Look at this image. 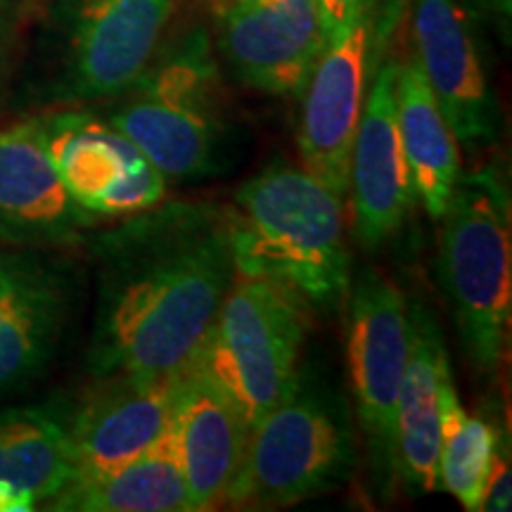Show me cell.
Here are the masks:
<instances>
[{
    "mask_svg": "<svg viewBox=\"0 0 512 512\" xmlns=\"http://www.w3.org/2000/svg\"><path fill=\"white\" fill-rule=\"evenodd\" d=\"M98 256L91 373L188 368L235 278L226 207L159 202L102 233Z\"/></svg>",
    "mask_w": 512,
    "mask_h": 512,
    "instance_id": "obj_1",
    "label": "cell"
},
{
    "mask_svg": "<svg viewBox=\"0 0 512 512\" xmlns=\"http://www.w3.org/2000/svg\"><path fill=\"white\" fill-rule=\"evenodd\" d=\"M226 211L235 273L285 287L311 313L342 309L351 285L344 197L304 166L273 162Z\"/></svg>",
    "mask_w": 512,
    "mask_h": 512,
    "instance_id": "obj_2",
    "label": "cell"
},
{
    "mask_svg": "<svg viewBox=\"0 0 512 512\" xmlns=\"http://www.w3.org/2000/svg\"><path fill=\"white\" fill-rule=\"evenodd\" d=\"M347 396L316 363H302L285 394L249 432L242 465L223 503L280 510L342 486L356 470Z\"/></svg>",
    "mask_w": 512,
    "mask_h": 512,
    "instance_id": "obj_3",
    "label": "cell"
},
{
    "mask_svg": "<svg viewBox=\"0 0 512 512\" xmlns=\"http://www.w3.org/2000/svg\"><path fill=\"white\" fill-rule=\"evenodd\" d=\"M439 233V283L472 368L494 375L512 313L510 192L496 166L458 176Z\"/></svg>",
    "mask_w": 512,
    "mask_h": 512,
    "instance_id": "obj_4",
    "label": "cell"
},
{
    "mask_svg": "<svg viewBox=\"0 0 512 512\" xmlns=\"http://www.w3.org/2000/svg\"><path fill=\"white\" fill-rule=\"evenodd\" d=\"M110 124L166 176L192 181L219 174L228 150L219 69L209 34L190 31L126 88Z\"/></svg>",
    "mask_w": 512,
    "mask_h": 512,
    "instance_id": "obj_5",
    "label": "cell"
},
{
    "mask_svg": "<svg viewBox=\"0 0 512 512\" xmlns=\"http://www.w3.org/2000/svg\"><path fill=\"white\" fill-rule=\"evenodd\" d=\"M309 316L285 287L235 273L197 361L254 422L285 394L302 358Z\"/></svg>",
    "mask_w": 512,
    "mask_h": 512,
    "instance_id": "obj_6",
    "label": "cell"
},
{
    "mask_svg": "<svg viewBox=\"0 0 512 512\" xmlns=\"http://www.w3.org/2000/svg\"><path fill=\"white\" fill-rule=\"evenodd\" d=\"M347 361L351 399L373 489L392 498L396 477V413L411 354V318L403 292L377 268L351 275L347 294Z\"/></svg>",
    "mask_w": 512,
    "mask_h": 512,
    "instance_id": "obj_7",
    "label": "cell"
},
{
    "mask_svg": "<svg viewBox=\"0 0 512 512\" xmlns=\"http://www.w3.org/2000/svg\"><path fill=\"white\" fill-rule=\"evenodd\" d=\"M41 121L64 188L100 221L128 219L164 202L166 176L110 121L91 112H57Z\"/></svg>",
    "mask_w": 512,
    "mask_h": 512,
    "instance_id": "obj_8",
    "label": "cell"
},
{
    "mask_svg": "<svg viewBox=\"0 0 512 512\" xmlns=\"http://www.w3.org/2000/svg\"><path fill=\"white\" fill-rule=\"evenodd\" d=\"M375 22L373 5L328 38L309 76L299 119L302 166L347 200L349 162L370 88Z\"/></svg>",
    "mask_w": 512,
    "mask_h": 512,
    "instance_id": "obj_9",
    "label": "cell"
},
{
    "mask_svg": "<svg viewBox=\"0 0 512 512\" xmlns=\"http://www.w3.org/2000/svg\"><path fill=\"white\" fill-rule=\"evenodd\" d=\"M178 0H64V98H119L143 74Z\"/></svg>",
    "mask_w": 512,
    "mask_h": 512,
    "instance_id": "obj_10",
    "label": "cell"
},
{
    "mask_svg": "<svg viewBox=\"0 0 512 512\" xmlns=\"http://www.w3.org/2000/svg\"><path fill=\"white\" fill-rule=\"evenodd\" d=\"M415 62L458 145L477 152L496 143L501 110L470 12L460 0H415Z\"/></svg>",
    "mask_w": 512,
    "mask_h": 512,
    "instance_id": "obj_11",
    "label": "cell"
},
{
    "mask_svg": "<svg viewBox=\"0 0 512 512\" xmlns=\"http://www.w3.org/2000/svg\"><path fill=\"white\" fill-rule=\"evenodd\" d=\"M219 46L245 86L302 98L325 48L318 0H228Z\"/></svg>",
    "mask_w": 512,
    "mask_h": 512,
    "instance_id": "obj_12",
    "label": "cell"
},
{
    "mask_svg": "<svg viewBox=\"0 0 512 512\" xmlns=\"http://www.w3.org/2000/svg\"><path fill=\"white\" fill-rule=\"evenodd\" d=\"M181 373L100 375L64 422L74 477L98 475L155 446L171 430Z\"/></svg>",
    "mask_w": 512,
    "mask_h": 512,
    "instance_id": "obj_13",
    "label": "cell"
},
{
    "mask_svg": "<svg viewBox=\"0 0 512 512\" xmlns=\"http://www.w3.org/2000/svg\"><path fill=\"white\" fill-rule=\"evenodd\" d=\"M399 62L384 60L370 81L349 162L354 235L363 249L387 245L403 228L415 204L411 169L396 119Z\"/></svg>",
    "mask_w": 512,
    "mask_h": 512,
    "instance_id": "obj_14",
    "label": "cell"
},
{
    "mask_svg": "<svg viewBox=\"0 0 512 512\" xmlns=\"http://www.w3.org/2000/svg\"><path fill=\"white\" fill-rule=\"evenodd\" d=\"M98 221L64 188L41 117L0 128V238L24 247L67 245Z\"/></svg>",
    "mask_w": 512,
    "mask_h": 512,
    "instance_id": "obj_15",
    "label": "cell"
},
{
    "mask_svg": "<svg viewBox=\"0 0 512 512\" xmlns=\"http://www.w3.org/2000/svg\"><path fill=\"white\" fill-rule=\"evenodd\" d=\"M252 422L238 401L192 361L178 382L171 437L188 484L190 512L219 508L245 458Z\"/></svg>",
    "mask_w": 512,
    "mask_h": 512,
    "instance_id": "obj_16",
    "label": "cell"
},
{
    "mask_svg": "<svg viewBox=\"0 0 512 512\" xmlns=\"http://www.w3.org/2000/svg\"><path fill=\"white\" fill-rule=\"evenodd\" d=\"M69 304L72 290L60 266L27 252L0 256V396L48 366Z\"/></svg>",
    "mask_w": 512,
    "mask_h": 512,
    "instance_id": "obj_17",
    "label": "cell"
},
{
    "mask_svg": "<svg viewBox=\"0 0 512 512\" xmlns=\"http://www.w3.org/2000/svg\"><path fill=\"white\" fill-rule=\"evenodd\" d=\"M411 354L396 413V477L415 496L439 489V389L451 370L439 320L422 302L408 304Z\"/></svg>",
    "mask_w": 512,
    "mask_h": 512,
    "instance_id": "obj_18",
    "label": "cell"
},
{
    "mask_svg": "<svg viewBox=\"0 0 512 512\" xmlns=\"http://www.w3.org/2000/svg\"><path fill=\"white\" fill-rule=\"evenodd\" d=\"M67 425L46 408L0 413V512L36 510L74 479Z\"/></svg>",
    "mask_w": 512,
    "mask_h": 512,
    "instance_id": "obj_19",
    "label": "cell"
},
{
    "mask_svg": "<svg viewBox=\"0 0 512 512\" xmlns=\"http://www.w3.org/2000/svg\"><path fill=\"white\" fill-rule=\"evenodd\" d=\"M43 508L55 512H190L188 484L171 430L126 463L98 475L74 477Z\"/></svg>",
    "mask_w": 512,
    "mask_h": 512,
    "instance_id": "obj_20",
    "label": "cell"
},
{
    "mask_svg": "<svg viewBox=\"0 0 512 512\" xmlns=\"http://www.w3.org/2000/svg\"><path fill=\"white\" fill-rule=\"evenodd\" d=\"M396 119H399L403 155L411 169L415 200L422 204L432 221H439L451 200L458 176L463 174L460 145L415 57L399 64Z\"/></svg>",
    "mask_w": 512,
    "mask_h": 512,
    "instance_id": "obj_21",
    "label": "cell"
},
{
    "mask_svg": "<svg viewBox=\"0 0 512 512\" xmlns=\"http://www.w3.org/2000/svg\"><path fill=\"white\" fill-rule=\"evenodd\" d=\"M498 446L501 434L496 427L479 415L465 413L448 370L439 389V489L458 498L465 510L477 512Z\"/></svg>",
    "mask_w": 512,
    "mask_h": 512,
    "instance_id": "obj_22",
    "label": "cell"
},
{
    "mask_svg": "<svg viewBox=\"0 0 512 512\" xmlns=\"http://www.w3.org/2000/svg\"><path fill=\"white\" fill-rule=\"evenodd\" d=\"M510 491H512V479H510V460L508 453L503 456V446H498L494 465H491L489 482H486L482 505L479 510L484 512H505L510 510Z\"/></svg>",
    "mask_w": 512,
    "mask_h": 512,
    "instance_id": "obj_23",
    "label": "cell"
},
{
    "mask_svg": "<svg viewBox=\"0 0 512 512\" xmlns=\"http://www.w3.org/2000/svg\"><path fill=\"white\" fill-rule=\"evenodd\" d=\"M370 5H373V0H318L325 43H328V38L339 34V31L347 27L351 19L361 15L363 10H368Z\"/></svg>",
    "mask_w": 512,
    "mask_h": 512,
    "instance_id": "obj_24",
    "label": "cell"
},
{
    "mask_svg": "<svg viewBox=\"0 0 512 512\" xmlns=\"http://www.w3.org/2000/svg\"><path fill=\"white\" fill-rule=\"evenodd\" d=\"M12 34H15V0H0V72L8 60Z\"/></svg>",
    "mask_w": 512,
    "mask_h": 512,
    "instance_id": "obj_25",
    "label": "cell"
},
{
    "mask_svg": "<svg viewBox=\"0 0 512 512\" xmlns=\"http://www.w3.org/2000/svg\"><path fill=\"white\" fill-rule=\"evenodd\" d=\"M486 3L491 5V8H494L498 15L501 17H505V19H510V12H512V0H486Z\"/></svg>",
    "mask_w": 512,
    "mask_h": 512,
    "instance_id": "obj_26",
    "label": "cell"
}]
</instances>
